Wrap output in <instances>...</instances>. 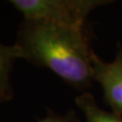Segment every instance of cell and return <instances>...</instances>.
I'll return each mask as SVG.
<instances>
[{
  "label": "cell",
  "instance_id": "cell-1",
  "mask_svg": "<svg viewBox=\"0 0 122 122\" xmlns=\"http://www.w3.org/2000/svg\"><path fill=\"white\" fill-rule=\"evenodd\" d=\"M15 44L24 52L25 60L50 69L74 89L92 86L93 49L85 28L24 18Z\"/></svg>",
  "mask_w": 122,
  "mask_h": 122
},
{
  "label": "cell",
  "instance_id": "cell-2",
  "mask_svg": "<svg viewBox=\"0 0 122 122\" xmlns=\"http://www.w3.org/2000/svg\"><path fill=\"white\" fill-rule=\"evenodd\" d=\"M110 0H10L9 3L25 20L86 28L93 10L109 4Z\"/></svg>",
  "mask_w": 122,
  "mask_h": 122
},
{
  "label": "cell",
  "instance_id": "cell-3",
  "mask_svg": "<svg viewBox=\"0 0 122 122\" xmlns=\"http://www.w3.org/2000/svg\"><path fill=\"white\" fill-rule=\"evenodd\" d=\"M116 56L111 62L102 60L94 51L91 61L93 79L101 86L105 103L112 112L122 117V47L118 45Z\"/></svg>",
  "mask_w": 122,
  "mask_h": 122
},
{
  "label": "cell",
  "instance_id": "cell-4",
  "mask_svg": "<svg viewBox=\"0 0 122 122\" xmlns=\"http://www.w3.org/2000/svg\"><path fill=\"white\" fill-rule=\"evenodd\" d=\"M17 59H25L21 49L16 44L4 45L0 42V103L9 102L13 98L10 73Z\"/></svg>",
  "mask_w": 122,
  "mask_h": 122
},
{
  "label": "cell",
  "instance_id": "cell-5",
  "mask_svg": "<svg viewBox=\"0 0 122 122\" xmlns=\"http://www.w3.org/2000/svg\"><path fill=\"white\" fill-rule=\"evenodd\" d=\"M75 104L83 113L86 122H122V117L103 110L91 93H83L75 98Z\"/></svg>",
  "mask_w": 122,
  "mask_h": 122
},
{
  "label": "cell",
  "instance_id": "cell-6",
  "mask_svg": "<svg viewBox=\"0 0 122 122\" xmlns=\"http://www.w3.org/2000/svg\"><path fill=\"white\" fill-rule=\"evenodd\" d=\"M37 122H81L74 110H68L65 114H58L48 109L47 114L43 118H38Z\"/></svg>",
  "mask_w": 122,
  "mask_h": 122
}]
</instances>
